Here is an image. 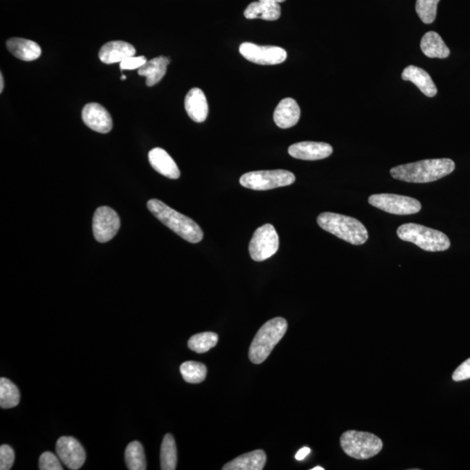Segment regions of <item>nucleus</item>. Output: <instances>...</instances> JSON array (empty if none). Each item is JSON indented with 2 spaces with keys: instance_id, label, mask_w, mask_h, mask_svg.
<instances>
[{
  "instance_id": "nucleus-10",
  "label": "nucleus",
  "mask_w": 470,
  "mask_h": 470,
  "mask_svg": "<svg viewBox=\"0 0 470 470\" xmlns=\"http://www.w3.org/2000/svg\"><path fill=\"white\" fill-rule=\"evenodd\" d=\"M239 53L248 62L262 66L279 65L285 62L287 56L282 47L260 46L248 42L242 44Z\"/></svg>"
},
{
  "instance_id": "nucleus-2",
  "label": "nucleus",
  "mask_w": 470,
  "mask_h": 470,
  "mask_svg": "<svg viewBox=\"0 0 470 470\" xmlns=\"http://www.w3.org/2000/svg\"><path fill=\"white\" fill-rule=\"evenodd\" d=\"M147 208L159 221L185 241L195 244L202 241L204 235L201 228L188 216L180 214L156 199H150L147 202Z\"/></svg>"
},
{
  "instance_id": "nucleus-8",
  "label": "nucleus",
  "mask_w": 470,
  "mask_h": 470,
  "mask_svg": "<svg viewBox=\"0 0 470 470\" xmlns=\"http://www.w3.org/2000/svg\"><path fill=\"white\" fill-rule=\"evenodd\" d=\"M278 249L279 236L273 225H263L253 233L249 244V253L255 262L271 258Z\"/></svg>"
},
{
  "instance_id": "nucleus-6",
  "label": "nucleus",
  "mask_w": 470,
  "mask_h": 470,
  "mask_svg": "<svg viewBox=\"0 0 470 470\" xmlns=\"http://www.w3.org/2000/svg\"><path fill=\"white\" fill-rule=\"evenodd\" d=\"M343 451L352 458L367 460L379 454L383 449V441L368 432L348 431L341 436Z\"/></svg>"
},
{
  "instance_id": "nucleus-36",
  "label": "nucleus",
  "mask_w": 470,
  "mask_h": 470,
  "mask_svg": "<svg viewBox=\"0 0 470 470\" xmlns=\"http://www.w3.org/2000/svg\"><path fill=\"white\" fill-rule=\"evenodd\" d=\"M259 1L273 3V4H280V3L285 2L286 0H259Z\"/></svg>"
},
{
  "instance_id": "nucleus-32",
  "label": "nucleus",
  "mask_w": 470,
  "mask_h": 470,
  "mask_svg": "<svg viewBox=\"0 0 470 470\" xmlns=\"http://www.w3.org/2000/svg\"><path fill=\"white\" fill-rule=\"evenodd\" d=\"M15 454L13 449L8 445L0 447V469L9 470L12 469L15 462Z\"/></svg>"
},
{
  "instance_id": "nucleus-1",
  "label": "nucleus",
  "mask_w": 470,
  "mask_h": 470,
  "mask_svg": "<svg viewBox=\"0 0 470 470\" xmlns=\"http://www.w3.org/2000/svg\"><path fill=\"white\" fill-rule=\"evenodd\" d=\"M455 168V162L451 159H433L397 165L391 169L390 174L395 180L428 183L451 174Z\"/></svg>"
},
{
  "instance_id": "nucleus-26",
  "label": "nucleus",
  "mask_w": 470,
  "mask_h": 470,
  "mask_svg": "<svg viewBox=\"0 0 470 470\" xmlns=\"http://www.w3.org/2000/svg\"><path fill=\"white\" fill-rule=\"evenodd\" d=\"M20 400L19 388L8 379H0V407L4 409L18 406Z\"/></svg>"
},
{
  "instance_id": "nucleus-12",
  "label": "nucleus",
  "mask_w": 470,
  "mask_h": 470,
  "mask_svg": "<svg viewBox=\"0 0 470 470\" xmlns=\"http://www.w3.org/2000/svg\"><path fill=\"white\" fill-rule=\"evenodd\" d=\"M56 451L64 464L70 469H80L86 461V451L82 445L71 436H62L57 440Z\"/></svg>"
},
{
  "instance_id": "nucleus-20",
  "label": "nucleus",
  "mask_w": 470,
  "mask_h": 470,
  "mask_svg": "<svg viewBox=\"0 0 470 470\" xmlns=\"http://www.w3.org/2000/svg\"><path fill=\"white\" fill-rule=\"evenodd\" d=\"M6 46L13 56L24 62H33L39 59L42 53L39 44L26 39H9L6 42Z\"/></svg>"
},
{
  "instance_id": "nucleus-18",
  "label": "nucleus",
  "mask_w": 470,
  "mask_h": 470,
  "mask_svg": "<svg viewBox=\"0 0 470 470\" xmlns=\"http://www.w3.org/2000/svg\"><path fill=\"white\" fill-rule=\"evenodd\" d=\"M136 49L133 45L125 42H111L101 47L99 57L101 62L107 65L123 62L127 57L135 56Z\"/></svg>"
},
{
  "instance_id": "nucleus-29",
  "label": "nucleus",
  "mask_w": 470,
  "mask_h": 470,
  "mask_svg": "<svg viewBox=\"0 0 470 470\" xmlns=\"http://www.w3.org/2000/svg\"><path fill=\"white\" fill-rule=\"evenodd\" d=\"M218 334L213 332L196 334L189 339L188 346L197 354L207 353L218 343Z\"/></svg>"
},
{
  "instance_id": "nucleus-30",
  "label": "nucleus",
  "mask_w": 470,
  "mask_h": 470,
  "mask_svg": "<svg viewBox=\"0 0 470 470\" xmlns=\"http://www.w3.org/2000/svg\"><path fill=\"white\" fill-rule=\"evenodd\" d=\"M440 0H417L415 11L422 22L431 24L435 21Z\"/></svg>"
},
{
  "instance_id": "nucleus-15",
  "label": "nucleus",
  "mask_w": 470,
  "mask_h": 470,
  "mask_svg": "<svg viewBox=\"0 0 470 470\" xmlns=\"http://www.w3.org/2000/svg\"><path fill=\"white\" fill-rule=\"evenodd\" d=\"M185 109L190 119L197 123H204L208 115L207 98L199 88H192L185 98Z\"/></svg>"
},
{
  "instance_id": "nucleus-16",
  "label": "nucleus",
  "mask_w": 470,
  "mask_h": 470,
  "mask_svg": "<svg viewBox=\"0 0 470 470\" xmlns=\"http://www.w3.org/2000/svg\"><path fill=\"white\" fill-rule=\"evenodd\" d=\"M148 159H150L152 168L159 174L172 180H177L180 178L181 172L177 164L162 148L156 147L152 150L148 154Z\"/></svg>"
},
{
  "instance_id": "nucleus-39",
  "label": "nucleus",
  "mask_w": 470,
  "mask_h": 470,
  "mask_svg": "<svg viewBox=\"0 0 470 470\" xmlns=\"http://www.w3.org/2000/svg\"><path fill=\"white\" fill-rule=\"evenodd\" d=\"M127 79V77L125 75L121 76V80H125Z\"/></svg>"
},
{
  "instance_id": "nucleus-28",
  "label": "nucleus",
  "mask_w": 470,
  "mask_h": 470,
  "mask_svg": "<svg viewBox=\"0 0 470 470\" xmlns=\"http://www.w3.org/2000/svg\"><path fill=\"white\" fill-rule=\"evenodd\" d=\"M181 374L188 383H201L207 377V367L197 361H186L181 365Z\"/></svg>"
},
{
  "instance_id": "nucleus-4",
  "label": "nucleus",
  "mask_w": 470,
  "mask_h": 470,
  "mask_svg": "<svg viewBox=\"0 0 470 470\" xmlns=\"http://www.w3.org/2000/svg\"><path fill=\"white\" fill-rule=\"evenodd\" d=\"M287 323L282 317L266 321L255 334L249 348V359L255 364L262 363L287 332Z\"/></svg>"
},
{
  "instance_id": "nucleus-27",
  "label": "nucleus",
  "mask_w": 470,
  "mask_h": 470,
  "mask_svg": "<svg viewBox=\"0 0 470 470\" xmlns=\"http://www.w3.org/2000/svg\"><path fill=\"white\" fill-rule=\"evenodd\" d=\"M125 460H126L128 469L145 470L147 469L144 449L141 442H132L127 445L126 451H125Z\"/></svg>"
},
{
  "instance_id": "nucleus-14",
  "label": "nucleus",
  "mask_w": 470,
  "mask_h": 470,
  "mask_svg": "<svg viewBox=\"0 0 470 470\" xmlns=\"http://www.w3.org/2000/svg\"><path fill=\"white\" fill-rule=\"evenodd\" d=\"M333 153V147L323 142L303 141L296 143L289 148V154L293 158L302 161L323 160Z\"/></svg>"
},
{
  "instance_id": "nucleus-34",
  "label": "nucleus",
  "mask_w": 470,
  "mask_h": 470,
  "mask_svg": "<svg viewBox=\"0 0 470 470\" xmlns=\"http://www.w3.org/2000/svg\"><path fill=\"white\" fill-rule=\"evenodd\" d=\"M452 378L455 381H462L470 379V358L456 368Z\"/></svg>"
},
{
  "instance_id": "nucleus-23",
  "label": "nucleus",
  "mask_w": 470,
  "mask_h": 470,
  "mask_svg": "<svg viewBox=\"0 0 470 470\" xmlns=\"http://www.w3.org/2000/svg\"><path fill=\"white\" fill-rule=\"evenodd\" d=\"M282 15V8L279 4L269 2H253L244 11V16L248 19H260L275 21Z\"/></svg>"
},
{
  "instance_id": "nucleus-3",
  "label": "nucleus",
  "mask_w": 470,
  "mask_h": 470,
  "mask_svg": "<svg viewBox=\"0 0 470 470\" xmlns=\"http://www.w3.org/2000/svg\"><path fill=\"white\" fill-rule=\"evenodd\" d=\"M318 225L325 231L353 245H363L368 233L358 219L334 213H323L317 218Z\"/></svg>"
},
{
  "instance_id": "nucleus-13",
  "label": "nucleus",
  "mask_w": 470,
  "mask_h": 470,
  "mask_svg": "<svg viewBox=\"0 0 470 470\" xmlns=\"http://www.w3.org/2000/svg\"><path fill=\"white\" fill-rule=\"evenodd\" d=\"M82 120L90 129L100 134H107L113 128V120L108 111L101 105L89 103L84 107Z\"/></svg>"
},
{
  "instance_id": "nucleus-9",
  "label": "nucleus",
  "mask_w": 470,
  "mask_h": 470,
  "mask_svg": "<svg viewBox=\"0 0 470 470\" xmlns=\"http://www.w3.org/2000/svg\"><path fill=\"white\" fill-rule=\"evenodd\" d=\"M370 204L392 215H415L421 211V202L414 198L391 194L371 195Z\"/></svg>"
},
{
  "instance_id": "nucleus-21",
  "label": "nucleus",
  "mask_w": 470,
  "mask_h": 470,
  "mask_svg": "<svg viewBox=\"0 0 470 470\" xmlns=\"http://www.w3.org/2000/svg\"><path fill=\"white\" fill-rule=\"evenodd\" d=\"M266 462V453L255 451L246 453L239 458L232 460L223 467V470H262Z\"/></svg>"
},
{
  "instance_id": "nucleus-24",
  "label": "nucleus",
  "mask_w": 470,
  "mask_h": 470,
  "mask_svg": "<svg viewBox=\"0 0 470 470\" xmlns=\"http://www.w3.org/2000/svg\"><path fill=\"white\" fill-rule=\"evenodd\" d=\"M421 49L426 56L431 59H446L451 54L442 37L435 32H428L422 37Z\"/></svg>"
},
{
  "instance_id": "nucleus-22",
  "label": "nucleus",
  "mask_w": 470,
  "mask_h": 470,
  "mask_svg": "<svg viewBox=\"0 0 470 470\" xmlns=\"http://www.w3.org/2000/svg\"><path fill=\"white\" fill-rule=\"evenodd\" d=\"M170 62V59L167 57H154L138 70V75L147 78L145 84L147 87H154L163 79Z\"/></svg>"
},
{
  "instance_id": "nucleus-19",
  "label": "nucleus",
  "mask_w": 470,
  "mask_h": 470,
  "mask_svg": "<svg viewBox=\"0 0 470 470\" xmlns=\"http://www.w3.org/2000/svg\"><path fill=\"white\" fill-rule=\"evenodd\" d=\"M402 80L414 83L424 96L434 97L437 93V88L431 75L425 70L415 66L406 67L401 74Z\"/></svg>"
},
{
  "instance_id": "nucleus-25",
  "label": "nucleus",
  "mask_w": 470,
  "mask_h": 470,
  "mask_svg": "<svg viewBox=\"0 0 470 470\" xmlns=\"http://www.w3.org/2000/svg\"><path fill=\"white\" fill-rule=\"evenodd\" d=\"M177 447L174 436L167 434L162 441L161 465L162 470H174L177 466Z\"/></svg>"
},
{
  "instance_id": "nucleus-11",
  "label": "nucleus",
  "mask_w": 470,
  "mask_h": 470,
  "mask_svg": "<svg viewBox=\"0 0 470 470\" xmlns=\"http://www.w3.org/2000/svg\"><path fill=\"white\" fill-rule=\"evenodd\" d=\"M120 228V219L114 209L100 207L94 213L93 231L97 242L105 243L111 241Z\"/></svg>"
},
{
  "instance_id": "nucleus-31",
  "label": "nucleus",
  "mask_w": 470,
  "mask_h": 470,
  "mask_svg": "<svg viewBox=\"0 0 470 470\" xmlns=\"http://www.w3.org/2000/svg\"><path fill=\"white\" fill-rule=\"evenodd\" d=\"M59 458L53 453H43L39 458L40 470H62L63 467Z\"/></svg>"
},
{
  "instance_id": "nucleus-37",
  "label": "nucleus",
  "mask_w": 470,
  "mask_h": 470,
  "mask_svg": "<svg viewBox=\"0 0 470 470\" xmlns=\"http://www.w3.org/2000/svg\"><path fill=\"white\" fill-rule=\"evenodd\" d=\"M3 90H4V78L2 74H0V93H2Z\"/></svg>"
},
{
  "instance_id": "nucleus-33",
  "label": "nucleus",
  "mask_w": 470,
  "mask_h": 470,
  "mask_svg": "<svg viewBox=\"0 0 470 470\" xmlns=\"http://www.w3.org/2000/svg\"><path fill=\"white\" fill-rule=\"evenodd\" d=\"M147 62V57L144 56H132L124 60L123 62H120V70H138L141 66H143Z\"/></svg>"
},
{
  "instance_id": "nucleus-7",
  "label": "nucleus",
  "mask_w": 470,
  "mask_h": 470,
  "mask_svg": "<svg viewBox=\"0 0 470 470\" xmlns=\"http://www.w3.org/2000/svg\"><path fill=\"white\" fill-rule=\"evenodd\" d=\"M295 181V174L286 170L249 172L239 179V183L242 187L256 191L286 187L292 185Z\"/></svg>"
},
{
  "instance_id": "nucleus-35",
  "label": "nucleus",
  "mask_w": 470,
  "mask_h": 470,
  "mask_svg": "<svg viewBox=\"0 0 470 470\" xmlns=\"http://www.w3.org/2000/svg\"><path fill=\"white\" fill-rule=\"evenodd\" d=\"M311 449L307 447H304L302 449H300L298 452H297V454L296 455V459L297 461H302V460L305 459L307 455L310 454Z\"/></svg>"
},
{
  "instance_id": "nucleus-38",
  "label": "nucleus",
  "mask_w": 470,
  "mask_h": 470,
  "mask_svg": "<svg viewBox=\"0 0 470 470\" xmlns=\"http://www.w3.org/2000/svg\"><path fill=\"white\" fill-rule=\"evenodd\" d=\"M311 470H324V469L323 468V467L316 466V467H314V468H313Z\"/></svg>"
},
{
  "instance_id": "nucleus-17",
  "label": "nucleus",
  "mask_w": 470,
  "mask_h": 470,
  "mask_svg": "<svg viewBox=\"0 0 470 470\" xmlns=\"http://www.w3.org/2000/svg\"><path fill=\"white\" fill-rule=\"evenodd\" d=\"M300 117L299 105L292 98H286L280 101L273 113V120L277 126L282 129L296 126Z\"/></svg>"
},
{
  "instance_id": "nucleus-5",
  "label": "nucleus",
  "mask_w": 470,
  "mask_h": 470,
  "mask_svg": "<svg viewBox=\"0 0 470 470\" xmlns=\"http://www.w3.org/2000/svg\"><path fill=\"white\" fill-rule=\"evenodd\" d=\"M397 235L402 241L414 243L425 251H446L451 246V241L445 233L414 223L399 226Z\"/></svg>"
}]
</instances>
